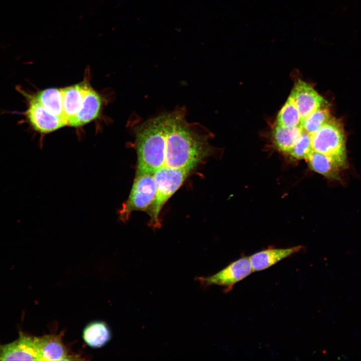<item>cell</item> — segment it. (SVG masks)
<instances>
[{
    "label": "cell",
    "instance_id": "cell-18",
    "mask_svg": "<svg viewBox=\"0 0 361 361\" xmlns=\"http://www.w3.org/2000/svg\"><path fill=\"white\" fill-rule=\"evenodd\" d=\"M313 151L311 135L304 131L288 153L296 159H306Z\"/></svg>",
    "mask_w": 361,
    "mask_h": 361
},
{
    "label": "cell",
    "instance_id": "cell-16",
    "mask_svg": "<svg viewBox=\"0 0 361 361\" xmlns=\"http://www.w3.org/2000/svg\"><path fill=\"white\" fill-rule=\"evenodd\" d=\"M327 106L328 104L322 105L302 120L301 126L304 131L312 135L319 130L331 118Z\"/></svg>",
    "mask_w": 361,
    "mask_h": 361
},
{
    "label": "cell",
    "instance_id": "cell-5",
    "mask_svg": "<svg viewBox=\"0 0 361 361\" xmlns=\"http://www.w3.org/2000/svg\"><path fill=\"white\" fill-rule=\"evenodd\" d=\"M19 90L28 101V107L24 114L36 131L41 133H48L68 125L67 120L65 118L50 113L37 100L34 95L26 93L20 88Z\"/></svg>",
    "mask_w": 361,
    "mask_h": 361
},
{
    "label": "cell",
    "instance_id": "cell-11",
    "mask_svg": "<svg viewBox=\"0 0 361 361\" xmlns=\"http://www.w3.org/2000/svg\"><path fill=\"white\" fill-rule=\"evenodd\" d=\"M41 360H68L67 350L60 337L56 335H47L36 337Z\"/></svg>",
    "mask_w": 361,
    "mask_h": 361
},
{
    "label": "cell",
    "instance_id": "cell-14",
    "mask_svg": "<svg viewBox=\"0 0 361 361\" xmlns=\"http://www.w3.org/2000/svg\"><path fill=\"white\" fill-rule=\"evenodd\" d=\"M302 130L301 126L288 128L277 124L273 131L274 145L279 151L288 153L300 137Z\"/></svg>",
    "mask_w": 361,
    "mask_h": 361
},
{
    "label": "cell",
    "instance_id": "cell-2",
    "mask_svg": "<svg viewBox=\"0 0 361 361\" xmlns=\"http://www.w3.org/2000/svg\"><path fill=\"white\" fill-rule=\"evenodd\" d=\"M314 151L331 156L343 168L346 165L344 131L339 120L331 118L319 130L311 135Z\"/></svg>",
    "mask_w": 361,
    "mask_h": 361
},
{
    "label": "cell",
    "instance_id": "cell-8",
    "mask_svg": "<svg viewBox=\"0 0 361 361\" xmlns=\"http://www.w3.org/2000/svg\"><path fill=\"white\" fill-rule=\"evenodd\" d=\"M101 105L100 96L88 85L82 105L78 112L68 120V125L78 127L89 123L98 117Z\"/></svg>",
    "mask_w": 361,
    "mask_h": 361
},
{
    "label": "cell",
    "instance_id": "cell-4",
    "mask_svg": "<svg viewBox=\"0 0 361 361\" xmlns=\"http://www.w3.org/2000/svg\"><path fill=\"white\" fill-rule=\"evenodd\" d=\"M252 272L249 257H243L213 275L197 277L196 280L204 287L215 285L222 286L227 293L233 289L235 284Z\"/></svg>",
    "mask_w": 361,
    "mask_h": 361
},
{
    "label": "cell",
    "instance_id": "cell-15",
    "mask_svg": "<svg viewBox=\"0 0 361 361\" xmlns=\"http://www.w3.org/2000/svg\"><path fill=\"white\" fill-rule=\"evenodd\" d=\"M83 337L88 345L94 348L100 347L108 342L111 333L104 322L94 321L85 327Z\"/></svg>",
    "mask_w": 361,
    "mask_h": 361
},
{
    "label": "cell",
    "instance_id": "cell-13",
    "mask_svg": "<svg viewBox=\"0 0 361 361\" xmlns=\"http://www.w3.org/2000/svg\"><path fill=\"white\" fill-rule=\"evenodd\" d=\"M34 96L50 113L65 118L63 112L62 89H44L38 92Z\"/></svg>",
    "mask_w": 361,
    "mask_h": 361
},
{
    "label": "cell",
    "instance_id": "cell-12",
    "mask_svg": "<svg viewBox=\"0 0 361 361\" xmlns=\"http://www.w3.org/2000/svg\"><path fill=\"white\" fill-rule=\"evenodd\" d=\"M87 85L81 83L62 88L63 112L67 121L80 110Z\"/></svg>",
    "mask_w": 361,
    "mask_h": 361
},
{
    "label": "cell",
    "instance_id": "cell-3",
    "mask_svg": "<svg viewBox=\"0 0 361 361\" xmlns=\"http://www.w3.org/2000/svg\"><path fill=\"white\" fill-rule=\"evenodd\" d=\"M156 191L153 174L135 175L128 198L119 212L121 219L127 220L133 211H146L153 201Z\"/></svg>",
    "mask_w": 361,
    "mask_h": 361
},
{
    "label": "cell",
    "instance_id": "cell-7",
    "mask_svg": "<svg viewBox=\"0 0 361 361\" xmlns=\"http://www.w3.org/2000/svg\"><path fill=\"white\" fill-rule=\"evenodd\" d=\"M294 103L301 121L323 105L327 104L309 84L298 80L289 96Z\"/></svg>",
    "mask_w": 361,
    "mask_h": 361
},
{
    "label": "cell",
    "instance_id": "cell-17",
    "mask_svg": "<svg viewBox=\"0 0 361 361\" xmlns=\"http://www.w3.org/2000/svg\"><path fill=\"white\" fill-rule=\"evenodd\" d=\"M277 124L285 127L292 128L301 126L300 115L290 97H288L279 111L277 117Z\"/></svg>",
    "mask_w": 361,
    "mask_h": 361
},
{
    "label": "cell",
    "instance_id": "cell-6",
    "mask_svg": "<svg viewBox=\"0 0 361 361\" xmlns=\"http://www.w3.org/2000/svg\"><path fill=\"white\" fill-rule=\"evenodd\" d=\"M41 360L36 337L20 333L15 340L0 344V360Z\"/></svg>",
    "mask_w": 361,
    "mask_h": 361
},
{
    "label": "cell",
    "instance_id": "cell-1",
    "mask_svg": "<svg viewBox=\"0 0 361 361\" xmlns=\"http://www.w3.org/2000/svg\"><path fill=\"white\" fill-rule=\"evenodd\" d=\"M190 171L164 166L153 174L156 191L152 203L146 210L150 217L149 225L160 226L159 214L167 201L181 187Z\"/></svg>",
    "mask_w": 361,
    "mask_h": 361
},
{
    "label": "cell",
    "instance_id": "cell-9",
    "mask_svg": "<svg viewBox=\"0 0 361 361\" xmlns=\"http://www.w3.org/2000/svg\"><path fill=\"white\" fill-rule=\"evenodd\" d=\"M302 249L301 246L286 248H271L255 253L249 257L253 272L266 269Z\"/></svg>",
    "mask_w": 361,
    "mask_h": 361
},
{
    "label": "cell",
    "instance_id": "cell-10",
    "mask_svg": "<svg viewBox=\"0 0 361 361\" xmlns=\"http://www.w3.org/2000/svg\"><path fill=\"white\" fill-rule=\"evenodd\" d=\"M306 160L313 171L330 180H341V171L344 168L331 156L313 150Z\"/></svg>",
    "mask_w": 361,
    "mask_h": 361
}]
</instances>
